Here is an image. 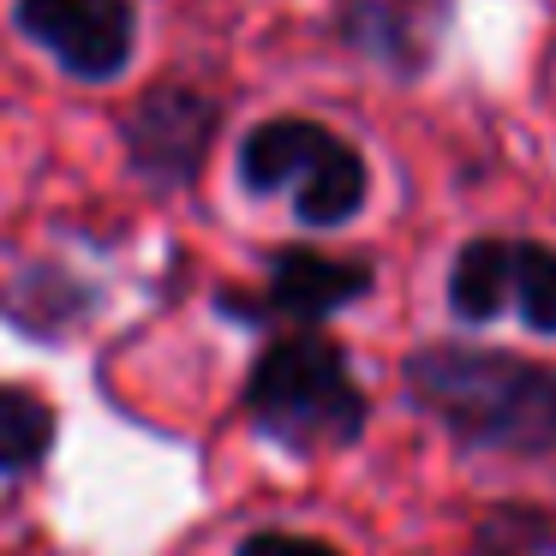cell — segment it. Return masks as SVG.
Here are the masks:
<instances>
[{"label":"cell","mask_w":556,"mask_h":556,"mask_svg":"<svg viewBox=\"0 0 556 556\" xmlns=\"http://www.w3.org/2000/svg\"><path fill=\"white\" fill-rule=\"evenodd\" d=\"M18 30L90 85L121 78L138 42L132 0H18Z\"/></svg>","instance_id":"5b68a950"},{"label":"cell","mask_w":556,"mask_h":556,"mask_svg":"<svg viewBox=\"0 0 556 556\" xmlns=\"http://www.w3.org/2000/svg\"><path fill=\"white\" fill-rule=\"evenodd\" d=\"M240 556H341V551H336V544H324V539H305V532L264 527V532H252V539L240 544Z\"/></svg>","instance_id":"8fae6325"},{"label":"cell","mask_w":556,"mask_h":556,"mask_svg":"<svg viewBox=\"0 0 556 556\" xmlns=\"http://www.w3.org/2000/svg\"><path fill=\"white\" fill-rule=\"evenodd\" d=\"M245 413L269 443L293 448V455H317V448L359 443L371 407H365V389L353 383L341 341L305 324L257 353L252 377H245Z\"/></svg>","instance_id":"7a4b0ae2"},{"label":"cell","mask_w":556,"mask_h":556,"mask_svg":"<svg viewBox=\"0 0 556 556\" xmlns=\"http://www.w3.org/2000/svg\"><path fill=\"white\" fill-rule=\"evenodd\" d=\"M407 401L431 413L460 448L491 455H551L556 448V371L503 348L431 341L401 365Z\"/></svg>","instance_id":"6da1fadb"},{"label":"cell","mask_w":556,"mask_h":556,"mask_svg":"<svg viewBox=\"0 0 556 556\" xmlns=\"http://www.w3.org/2000/svg\"><path fill=\"white\" fill-rule=\"evenodd\" d=\"M222 126V109L192 85H156L126 114V156L162 192H180L198 180L210 156V138Z\"/></svg>","instance_id":"277c9868"},{"label":"cell","mask_w":556,"mask_h":556,"mask_svg":"<svg viewBox=\"0 0 556 556\" xmlns=\"http://www.w3.org/2000/svg\"><path fill=\"white\" fill-rule=\"evenodd\" d=\"M371 293V264L359 257H329L312 245H288V252L269 257V281L257 300H222V312L252 317V324H324L329 312L365 300Z\"/></svg>","instance_id":"8992f818"},{"label":"cell","mask_w":556,"mask_h":556,"mask_svg":"<svg viewBox=\"0 0 556 556\" xmlns=\"http://www.w3.org/2000/svg\"><path fill=\"white\" fill-rule=\"evenodd\" d=\"M472 556H556V515L532 503L484 508L472 527Z\"/></svg>","instance_id":"9c48e42d"},{"label":"cell","mask_w":556,"mask_h":556,"mask_svg":"<svg viewBox=\"0 0 556 556\" xmlns=\"http://www.w3.org/2000/svg\"><path fill=\"white\" fill-rule=\"evenodd\" d=\"M508 288H515V240L479 233L460 245L455 269H448V312L460 324H496L508 312Z\"/></svg>","instance_id":"52a82bcc"},{"label":"cell","mask_w":556,"mask_h":556,"mask_svg":"<svg viewBox=\"0 0 556 556\" xmlns=\"http://www.w3.org/2000/svg\"><path fill=\"white\" fill-rule=\"evenodd\" d=\"M508 312L532 336H556V245L544 240H515V288H508Z\"/></svg>","instance_id":"30bf717a"},{"label":"cell","mask_w":556,"mask_h":556,"mask_svg":"<svg viewBox=\"0 0 556 556\" xmlns=\"http://www.w3.org/2000/svg\"><path fill=\"white\" fill-rule=\"evenodd\" d=\"M240 180L257 198L293 186V216L305 228H341V222L359 216L365 192H371V174H365L359 150L348 138H336L329 126L300 121V114H281V121H264L245 132Z\"/></svg>","instance_id":"3957f363"},{"label":"cell","mask_w":556,"mask_h":556,"mask_svg":"<svg viewBox=\"0 0 556 556\" xmlns=\"http://www.w3.org/2000/svg\"><path fill=\"white\" fill-rule=\"evenodd\" d=\"M54 448V407L30 389L0 383V472H25Z\"/></svg>","instance_id":"ba28073f"}]
</instances>
